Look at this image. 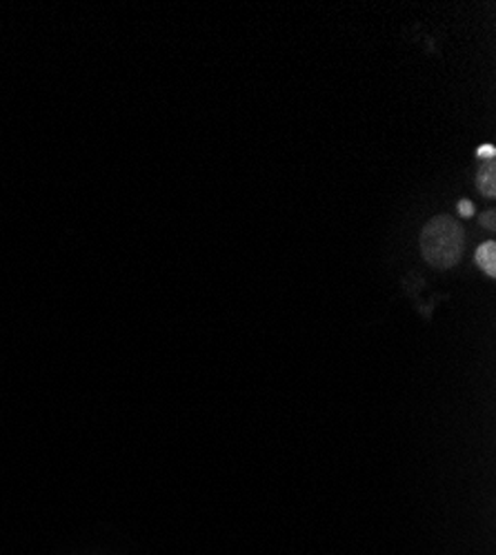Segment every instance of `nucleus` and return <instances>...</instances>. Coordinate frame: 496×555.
Returning <instances> with one entry per match:
<instances>
[{"label": "nucleus", "instance_id": "obj_1", "mask_svg": "<svg viewBox=\"0 0 496 555\" xmlns=\"http://www.w3.org/2000/svg\"><path fill=\"white\" fill-rule=\"evenodd\" d=\"M466 249V229L449 216L432 218L421 231V251L436 269L455 267Z\"/></svg>", "mask_w": 496, "mask_h": 555}, {"label": "nucleus", "instance_id": "obj_2", "mask_svg": "<svg viewBox=\"0 0 496 555\" xmlns=\"http://www.w3.org/2000/svg\"><path fill=\"white\" fill-rule=\"evenodd\" d=\"M476 184H479V192L487 198H494L496 194V165L494 160H487L479 173H476Z\"/></svg>", "mask_w": 496, "mask_h": 555}, {"label": "nucleus", "instance_id": "obj_3", "mask_svg": "<svg viewBox=\"0 0 496 555\" xmlns=\"http://www.w3.org/2000/svg\"><path fill=\"white\" fill-rule=\"evenodd\" d=\"M476 262H479V267L485 271V273H489V275H494L496 273V245L489 241V243H483L479 249H476Z\"/></svg>", "mask_w": 496, "mask_h": 555}, {"label": "nucleus", "instance_id": "obj_4", "mask_svg": "<svg viewBox=\"0 0 496 555\" xmlns=\"http://www.w3.org/2000/svg\"><path fill=\"white\" fill-rule=\"evenodd\" d=\"M494 218H496L494 211H485V214L481 216V224H485L487 229H494V227H496V220H494Z\"/></svg>", "mask_w": 496, "mask_h": 555}, {"label": "nucleus", "instance_id": "obj_5", "mask_svg": "<svg viewBox=\"0 0 496 555\" xmlns=\"http://www.w3.org/2000/svg\"><path fill=\"white\" fill-rule=\"evenodd\" d=\"M459 214H461V216H466V218H468V216H472V214H474L472 203H470V201H461V203H459Z\"/></svg>", "mask_w": 496, "mask_h": 555}, {"label": "nucleus", "instance_id": "obj_6", "mask_svg": "<svg viewBox=\"0 0 496 555\" xmlns=\"http://www.w3.org/2000/svg\"><path fill=\"white\" fill-rule=\"evenodd\" d=\"M494 154H496V150H494L492 145H483V147H479V156H481V158L485 156V158H489V160H492V158H494Z\"/></svg>", "mask_w": 496, "mask_h": 555}]
</instances>
